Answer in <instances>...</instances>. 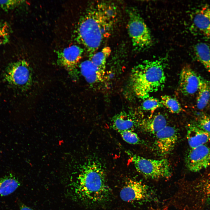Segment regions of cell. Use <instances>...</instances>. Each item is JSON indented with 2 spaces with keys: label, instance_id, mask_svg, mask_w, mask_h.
<instances>
[{
  "label": "cell",
  "instance_id": "cell-12",
  "mask_svg": "<svg viewBox=\"0 0 210 210\" xmlns=\"http://www.w3.org/2000/svg\"><path fill=\"white\" fill-rule=\"evenodd\" d=\"M192 25L199 34L203 37H210V7H204L195 13Z\"/></svg>",
  "mask_w": 210,
  "mask_h": 210
},
{
  "label": "cell",
  "instance_id": "cell-15",
  "mask_svg": "<svg viewBox=\"0 0 210 210\" xmlns=\"http://www.w3.org/2000/svg\"><path fill=\"white\" fill-rule=\"evenodd\" d=\"M167 125L166 118L160 113L144 120L140 123V127L143 131L155 134Z\"/></svg>",
  "mask_w": 210,
  "mask_h": 210
},
{
  "label": "cell",
  "instance_id": "cell-13",
  "mask_svg": "<svg viewBox=\"0 0 210 210\" xmlns=\"http://www.w3.org/2000/svg\"><path fill=\"white\" fill-rule=\"evenodd\" d=\"M186 136L190 148L206 144L210 141V133L199 128L195 123L188 125Z\"/></svg>",
  "mask_w": 210,
  "mask_h": 210
},
{
  "label": "cell",
  "instance_id": "cell-6",
  "mask_svg": "<svg viewBox=\"0 0 210 210\" xmlns=\"http://www.w3.org/2000/svg\"><path fill=\"white\" fill-rule=\"evenodd\" d=\"M4 77L9 84L22 90L27 89L32 84V74L30 66L23 60L10 63L5 69Z\"/></svg>",
  "mask_w": 210,
  "mask_h": 210
},
{
  "label": "cell",
  "instance_id": "cell-9",
  "mask_svg": "<svg viewBox=\"0 0 210 210\" xmlns=\"http://www.w3.org/2000/svg\"><path fill=\"white\" fill-rule=\"evenodd\" d=\"M84 52L83 48L74 45L57 51V62L72 76L75 75Z\"/></svg>",
  "mask_w": 210,
  "mask_h": 210
},
{
  "label": "cell",
  "instance_id": "cell-7",
  "mask_svg": "<svg viewBox=\"0 0 210 210\" xmlns=\"http://www.w3.org/2000/svg\"><path fill=\"white\" fill-rule=\"evenodd\" d=\"M120 195L123 200L128 202H149L155 199L154 192L148 186L132 179L126 182Z\"/></svg>",
  "mask_w": 210,
  "mask_h": 210
},
{
  "label": "cell",
  "instance_id": "cell-25",
  "mask_svg": "<svg viewBox=\"0 0 210 210\" xmlns=\"http://www.w3.org/2000/svg\"><path fill=\"white\" fill-rule=\"evenodd\" d=\"M24 1L17 0L0 1V8L5 11H7L15 8Z\"/></svg>",
  "mask_w": 210,
  "mask_h": 210
},
{
  "label": "cell",
  "instance_id": "cell-23",
  "mask_svg": "<svg viewBox=\"0 0 210 210\" xmlns=\"http://www.w3.org/2000/svg\"><path fill=\"white\" fill-rule=\"evenodd\" d=\"M11 30L10 26L7 22H0V46L9 42Z\"/></svg>",
  "mask_w": 210,
  "mask_h": 210
},
{
  "label": "cell",
  "instance_id": "cell-3",
  "mask_svg": "<svg viewBox=\"0 0 210 210\" xmlns=\"http://www.w3.org/2000/svg\"><path fill=\"white\" fill-rule=\"evenodd\" d=\"M166 57L145 60L132 69L130 76L132 90L138 98L146 99L162 89L165 83Z\"/></svg>",
  "mask_w": 210,
  "mask_h": 210
},
{
  "label": "cell",
  "instance_id": "cell-27",
  "mask_svg": "<svg viewBox=\"0 0 210 210\" xmlns=\"http://www.w3.org/2000/svg\"><path fill=\"white\" fill-rule=\"evenodd\" d=\"M19 209L20 210H34L31 208L22 203L20 204Z\"/></svg>",
  "mask_w": 210,
  "mask_h": 210
},
{
  "label": "cell",
  "instance_id": "cell-28",
  "mask_svg": "<svg viewBox=\"0 0 210 210\" xmlns=\"http://www.w3.org/2000/svg\"><path fill=\"white\" fill-rule=\"evenodd\" d=\"M208 203H209L210 204V197H209V198H208Z\"/></svg>",
  "mask_w": 210,
  "mask_h": 210
},
{
  "label": "cell",
  "instance_id": "cell-4",
  "mask_svg": "<svg viewBox=\"0 0 210 210\" xmlns=\"http://www.w3.org/2000/svg\"><path fill=\"white\" fill-rule=\"evenodd\" d=\"M127 154L136 171L145 178L154 180L168 179L172 175L171 167L166 159H148L129 152Z\"/></svg>",
  "mask_w": 210,
  "mask_h": 210
},
{
  "label": "cell",
  "instance_id": "cell-10",
  "mask_svg": "<svg viewBox=\"0 0 210 210\" xmlns=\"http://www.w3.org/2000/svg\"><path fill=\"white\" fill-rule=\"evenodd\" d=\"M188 170L193 172H198L210 165V147L206 144L191 148L186 159Z\"/></svg>",
  "mask_w": 210,
  "mask_h": 210
},
{
  "label": "cell",
  "instance_id": "cell-21",
  "mask_svg": "<svg viewBox=\"0 0 210 210\" xmlns=\"http://www.w3.org/2000/svg\"><path fill=\"white\" fill-rule=\"evenodd\" d=\"M160 101L162 105L173 113H178L182 110L181 106L178 101L170 96L164 95L162 96Z\"/></svg>",
  "mask_w": 210,
  "mask_h": 210
},
{
  "label": "cell",
  "instance_id": "cell-22",
  "mask_svg": "<svg viewBox=\"0 0 210 210\" xmlns=\"http://www.w3.org/2000/svg\"><path fill=\"white\" fill-rule=\"evenodd\" d=\"M118 132L123 140L129 144H138L142 142L137 134L132 130H125Z\"/></svg>",
  "mask_w": 210,
  "mask_h": 210
},
{
  "label": "cell",
  "instance_id": "cell-18",
  "mask_svg": "<svg viewBox=\"0 0 210 210\" xmlns=\"http://www.w3.org/2000/svg\"><path fill=\"white\" fill-rule=\"evenodd\" d=\"M20 185L18 178L11 174L0 178V197L13 193Z\"/></svg>",
  "mask_w": 210,
  "mask_h": 210
},
{
  "label": "cell",
  "instance_id": "cell-5",
  "mask_svg": "<svg viewBox=\"0 0 210 210\" xmlns=\"http://www.w3.org/2000/svg\"><path fill=\"white\" fill-rule=\"evenodd\" d=\"M127 12L128 31L133 47L138 51L147 49L152 44L148 28L137 10L131 8L128 10Z\"/></svg>",
  "mask_w": 210,
  "mask_h": 210
},
{
  "label": "cell",
  "instance_id": "cell-8",
  "mask_svg": "<svg viewBox=\"0 0 210 210\" xmlns=\"http://www.w3.org/2000/svg\"><path fill=\"white\" fill-rule=\"evenodd\" d=\"M154 150L158 155L164 156L173 150L177 143L178 135L174 127L166 126L155 134Z\"/></svg>",
  "mask_w": 210,
  "mask_h": 210
},
{
  "label": "cell",
  "instance_id": "cell-24",
  "mask_svg": "<svg viewBox=\"0 0 210 210\" xmlns=\"http://www.w3.org/2000/svg\"><path fill=\"white\" fill-rule=\"evenodd\" d=\"M161 101L156 98L148 97L145 99L142 104V108L145 111H153L162 106Z\"/></svg>",
  "mask_w": 210,
  "mask_h": 210
},
{
  "label": "cell",
  "instance_id": "cell-19",
  "mask_svg": "<svg viewBox=\"0 0 210 210\" xmlns=\"http://www.w3.org/2000/svg\"><path fill=\"white\" fill-rule=\"evenodd\" d=\"M197 58L207 71L210 72V48L203 43H197L195 47Z\"/></svg>",
  "mask_w": 210,
  "mask_h": 210
},
{
  "label": "cell",
  "instance_id": "cell-11",
  "mask_svg": "<svg viewBox=\"0 0 210 210\" xmlns=\"http://www.w3.org/2000/svg\"><path fill=\"white\" fill-rule=\"evenodd\" d=\"M200 76L189 66H184L180 75L179 86L181 92L186 96L196 93L198 90Z\"/></svg>",
  "mask_w": 210,
  "mask_h": 210
},
{
  "label": "cell",
  "instance_id": "cell-1",
  "mask_svg": "<svg viewBox=\"0 0 210 210\" xmlns=\"http://www.w3.org/2000/svg\"><path fill=\"white\" fill-rule=\"evenodd\" d=\"M117 8L112 3L101 2L90 6L80 19L75 38L91 57L110 35L116 19Z\"/></svg>",
  "mask_w": 210,
  "mask_h": 210
},
{
  "label": "cell",
  "instance_id": "cell-14",
  "mask_svg": "<svg viewBox=\"0 0 210 210\" xmlns=\"http://www.w3.org/2000/svg\"><path fill=\"white\" fill-rule=\"evenodd\" d=\"M78 66L82 75L91 84L103 82L105 72L101 71L89 60L81 62Z\"/></svg>",
  "mask_w": 210,
  "mask_h": 210
},
{
  "label": "cell",
  "instance_id": "cell-26",
  "mask_svg": "<svg viewBox=\"0 0 210 210\" xmlns=\"http://www.w3.org/2000/svg\"><path fill=\"white\" fill-rule=\"evenodd\" d=\"M195 123L199 128L210 133V116H202Z\"/></svg>",
  "mask_w": 210,
  "mask_h": 210
},
{
  "label": "cell",
  "instance_id": "cell-17",
  "mask_svg": "<svg viewBox=\"0 0 210 210\" xmlns=\"http://www.w3.org/2000/svg\"><path fill=\"white\" fill-rule=\"evenodd\" d=\"M113 128L118 132L131 130L135 126V122L127 113L122 112L116 115L112 120Z\"/></svg>",
  "mask_w": 210,
  "mask_h": 210
},
{
  "label": "cell",
  "instance_id": "cell-2",
  "mask_svg": "<svg viewBox=\"0 0 210 210\" xmlns=\"http://www.w3.org/2000/svg\"><path fill=\"white\" fill-rule=\"evenodd\" d=\"M68 186L71 196L86 204L102 203L109 198L111 193L104 169L96 159L87 161L76 179Z\"/></svg>",
  "mask_w": 210,
  "mask_h": 210
},
{
  "label": "cell",
  "instance_id": "cell-16",
  "mask_svg": "<svg viewBox=\"0 0 210 210\" xmlns=\"http://www.w3.org/2000/svg\"><path fill=\"white\" fill-rule=\"evenodd\" d=\"M197 98L198 109L203 110L207 105L210 99V82L201 76Z\"/></svg>",
  "mask_w": 210,
  "mask_h": 210
},
{
  "label": "cell",
  "instance_id": "cell-20",
  "mask_svg": "<svg viewBox=\"0 0 210 210\" xmlns=\"http://www.w3.org/2000/svg\"><path fill=\"white\" fill-rule=\"evenodd\" d=\"M111 51L109 47H105L100 51L94 53L89 60L101 71L105 72L106 61L111 54Z\"/></svg>",
  "mask_w": 210,
  "mask_h": 210
}]
</instances>
